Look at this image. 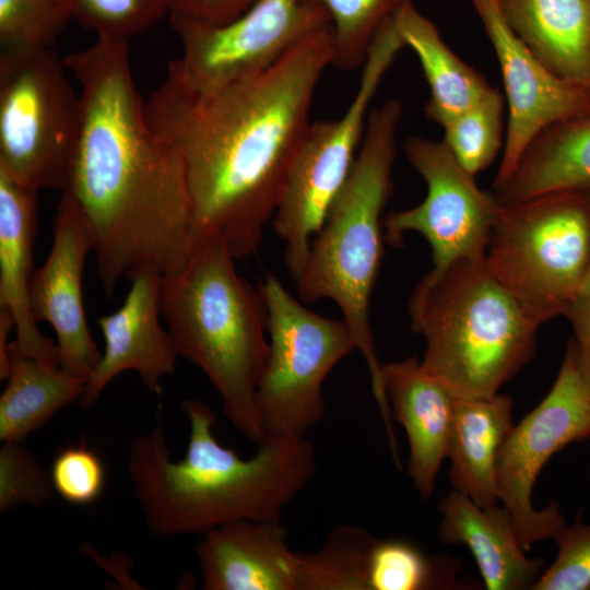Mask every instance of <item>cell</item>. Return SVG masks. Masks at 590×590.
Returning <instances> with one entry per match:
<instances>
[{
    "mask_svg": "<svg viewBox=\"0 0 590 590\" xmlns=\"http://www.w3.org/2000/svg\"><path fill=\"white\" fill-rule=\"evenodd\" d=\"M332 62L331 26L268 70L209 93L167 73L145 102L152 131L181 158L192 244L216 239L235 260L262 241L310 126L312 96Z\"/></svg>",
    "mask_w": 590,
    "mask_h": 590,
    "instance_id": "cell-1",
    "label": "cell"
},
{
    "mask_svg": "<svg viewBox=\"0 0 590 590\" xmlns=\"http://www.w3.org/2000/svg\"><path fill=\"white\" fill-rule=\"evenodd\" d=\"M63 62L80 85V128L64 190L90 227L104 291L111 296L142 267L180 272L192 250L185 169L146 120L128 40L97 36Z\"/></svg>",
    "mask_w": 590,
    "mask_h": 590,
    "instance_id": "cell-2",
    "label": "cell"
},
{
    "mask_svg": "<svg viewBox=\"0 0 590 590\" xmlns=\"http://www.w3.org/2000/svg\"><path fill=\"white\" fill-rule=\"evenodd\" d=\"M190 426L182 459L167 447L161 410L154 427L130 445L128 472L154 538L201 534L240 520H282L310 483L316 452L307 437H267L248 459L213 434L216 416L204 402H181Z\"/></svg>",
    "mask_w": 590,
    "mask_h": 590,
    "instance_id": "cell-3",
    "label": "cell"
},
{
    "mask_svg": "<svg viewBox=\"0 0 590 590\" xmlns=\"http://www.w3.org/2000/svg\"><path fill=\"white\" fill-rule=\"evenodd\" d=\"M216 239L192 244L180 272L163 275L161 314L179 356L206 376L234 428L263 440L256 396L268 354V310L259 286L240 276Z\"/></svg>",
    "mask_w": 590,
    "mask_h": 590,
    "instance_id": "cell-4",
    "label": "cell"
},
{
    "mask_svg": "<svg viewBox=\"0 0 590 590\" xmlns=\"http://www.w3.org/2000/svg\"><path fill=\"white\" fill-rule=\"evenodd\" d=\"M398 99L373 108L351 173L314 236L305 269L295 282L305 303L331 299L341 309L369 373L386 433L393 434L382 364L370 324V298L382 260V211L392 191Z\"/></svg>",
    "mask_w": 590,
    "mask_h": 590,
    "instance_id": "cell-5",
    "label": "cell"
},
{
    "mask_svg": "<svg viewBox=\"0 0 590 590\" xmlns=\"http://www.w3.org/2000/svg\"><path fill=\"white\" fill-rule=\"evenodd\" d=\"M484 260L420 282L409 304L412 329L425 340L423 366L456 397L499 393L533 357L542 324Z\"/></svg>",
    "mask_w": 590,
    "mask_h": 590,
    "instance_id": "cell-6",
    "label": "cell"
},
{
    "mask_svg": "<svg viewBox=\"0 0 590 590\" xmlns=\"http://www.w3.org/2000/svg\"><path fill=\"white\" fill-rule=\"evenodd\" d=\"M484 261L542 323L566 316L590 269L589 193L499 202Z\"/></svg>",
    "mask_w": 590,
    "mask_h": 590,
    "instance_id": "cell-7",
    "label": "cell"
},
{
    "mask_svg": "<svg viewBox=\"0 0 590 590\" xmlns=\"http://www.w3.org/2000/svg\"><path fill=\"white\" fill-rule=\"evenodd\" d=\"M51 47L0 55V169L37 190L63 191L80 128V96Z\"/></svg>",
    "mask_w": 590,
    "mask_h": 590,
    "instance_id": "cell-8",
    "label": "cell"
},
{
    "mask_svg": "<svg viewBox=\"0 0 590 590\" xmlns=\"http://www.w3.org/2000/svg\"><path fill=\"white\" fill-rule=\"evenodd\" d=\"M397 17L376 35L356 94L335 120L311 122L286 187L271 220L285 245L284 261L296 282L303 273L310 243L322 226L345 184L361 148L369 105L398 52L404 48Z\"/></svg>",
    "mask_w": 590,
    "mask_h": 590,
    "instance_id": "cell-9",
    "label": "cell"
},
{
    "mask_svg": "<svg viewBox=\"0 0 590 590\" xmlns=\"http://www.w3.org/2000/svg\"><path fill=\"white\" fill-rule=\"evenodd\" d=\"M268 310L269 354L256 405L267 437H307L322 420V387L331 370L356 350L349 324L294 298L267 273L259 285Z\"/></svg>",
    "mask_w": 590,
    "mask_h": 590,
    "instance_id": "cell-10",
    "label": "cell"
},
{
    "mask_svg": "<svg viewBox=\"0 0 590 590\" xmlns=\"http://www.w3.org/2000/svg\"><path fill=\"white\" fill-rule=\"evenodd\" d=\"M590 436V393L569 343L556 379L542 401L502 445L496 463L498 503L509 512L526 551L554 539L566 524L558 504L538 509L534 484L546 462L568 445Z\"/></svg>",
    "mask_w": 590,
    "mask_h": 590,
    "instance_id": "cell-11",
    "label": "cell"
},
{
    "mask_svg": "<svg viewBox=\"0 0 590 590\" xmlns=\"http://www.w3.org/2000/svg\"><path fill=\"white\" fill-rule=\"evenodd\" d=\"M182 54L168 73L196 93H209L259 74L298 43L330 25L306 0H259L237 19L206 25L170 15Z\"/></svg>",
    "mask_w": 590,
    "mask_h": 590,
    "instance_id": "cell-12",
    "label": "cell"
},
{
    "mask_svg": "<svg viewBox=\"0 0 590 590\" xmlns=\"http://www.w3.org/2000/svg\"><path fill=\"white\" fill-rule=\"evenodd\" d=\"M403 151L424 179L426 196L417 205L382 217L385 241L399 247L408 232L427 240L433 268L422 283L434 281L457 262L484 260L499 205L495 193L476 185L474 175L458 163L442 140L411 135Z\"/></svg>",
    "mask_w": 590,
    "mask_h": 590,
    "instance_id": "cell-13",
    "label": "cell"
},
{
    "mask_svg": "<svg viewBox=\"0 0 590 590\" xmlns=\"http://www.w3.org/2000/svg\"><path fill=\"white\" fill-rule=\"evenodd\" d=\"M495 51L508 121L493 186L505 181L533 138L546 127L590 115V86L552 73L511 31L496 0H470Z\"/></svg>",
    "mask_w": 590,
    "mask_h": 590,
    "instance_id": "cell-14",
    "label": "cell"
},
{
    "mask_svg": "<svg viewBox=\"0 0 590 590\" xmlns=\"http://www.w3.org/2000/svg\"><path fill=\"white\" fill-rule=\"evenodd\" d=\"M93 240L87 222L68 190L54 219V240L46 261L35 269L30 304L36 322H47L57 338L60 368L88 379L102 354L85 317L82 279Z\"/></svg>",
    "mask_w": 590,
    "mask_h": 590,
    "instance_id": "cell-15",
    "label": "cell"
},
{
    "mask_svg": "<svg viewBox=\"0 0 590 590\" xmlns=\"http://www.w3.org/2000/svg\"><path fill=\"white\" fill-rule=\"evenodd\" d=\"M162 278L151 267L130 272L122 305L97 319L105 350L79 400L82 406H93L105 388L127 370L137 371L151 392L162 394V380L174 374L179 356L172 334L161 323Z\"/></svg>",
    "mask_w": 590,
    "mask_h": 590,
    "instance_id": "cell-16",
    "label": "cell"
},
{
    "mask_svg": "<svg viewBox=\"0 0 590 590\" xmlns=\"http://www.w3.org/2000/svg\"><path fill=\"white\" fill-rule=\"evenodd\" d=\"M205 590H300V552L282 520H240L202 535L197 550Z\"/></svg>",
    "mask_w": 590,
    "mask_h": 590,
    "instance_id": "cell-17",
    "label": "cell"
},
{
    "mask_svg": "<svg viewBox=\"0 0 590 590\" xmlns=\"http://www.w3.org/2000/svg\"><path fill=\"white\" fill-rule=\"evenodd\" d=\"M391 414L409 442L408 473L422 499H428L446 459L453 393L415 356L382 364Z\"/></svg>",
    "mask_w": 590,
    "mask_h": 590,
    "instance_id": "cell-18",
    "label": "cell"
},
{
    "mask_svg": "<svg viewBox=\"0 0 590 590\" xmlns=\"http://www.w3.org/2000/svg\"><path fill=\"white\" fill-rule=\"evenodd\" d=\"M37 193L0 169V308L13 317L19 353L60 367L57 344L39 331L30 304Z\"/></svg>",
    "mask_w": 590,
    "mask_h": 590,
    "instance_id": "cell-19",
    "label": "cell"
},
{
    "mask_svg": "<svg viewBox=\"0 0 590 590\" xmlns=\"http://www.w3.org/2000/svg\"><path fill=\"white\" fill-rule=\"evenodd\" d=\"M438 509L439 540L470 550L486 589L532 590L544 562L526 555L512 519L500 504L481 507L453 488L440 499Z\"/></svg>",
    "mask_w": 590,
    "mask_h": 590,
    "instance_id": "cell-20",
    "label": "cell"
},
{
    "mask_svg": "<svg viewBox=\"0 0 590 590\" xmlns=\"http://www.w3.org/2000/svg\"><path fill=\"white\" fill-rule=\"evenodd\" d=\"M514 401L507 394L489 398L455 396L446 459L453 488L481 507L498 503L496 463L514 427Z\"/></svg>",
    "mask_w": 590,
    "mask_h": 590,
    "instance_id": "cell-21",
    "label": "cell"
},
{
    "mask_svg": "<svg viewBox=\"0 0 590 590\" xmlns=\"http://www.w3.org/2000/svg\"><path fill=\"white\" fill-rule=\"evenodd\" d=\"M511 31L555 75L590 86V0H496Z\"/></svg>",
    "mask_w": 590,
    "mask_h": 590,
    "instance_id": "cell-22",
    "label": "cell"
},
{
    "mask_svg": "<svg viewBox=\"0 0 590 590\" xmlns=\"http://www.w3.org/2000/svg\"><path fill=\"white\" fill-rule=\"evenodd\" d=\"M493 188L500 203L555 191H590V115L540 131L511 175Z\"/></svg>",
    "mask_w": 590,
    "mask_h": 590,
    "instance_id": "cell-23",
    "label": "cell"
},
{
    "mask_svg": "<svg viewBox=\"0 0 590 590\" xmlns=\"http://www.w3.org/2000/svg\"><path fill=\"white\" fill-rule=\"evenodd\" d=\"M397 24L405 47L417 56L429 86V98L424 106L427 119L441 127L493 88L453 52L434 22L413 3L399 13Z\"/></svg>",
    "mask_w": 590,
    "mask_h": 590,
    "instance_id": "cell-24",
    "label": "cell"
},
{
    "mask_svg": "<svg viewBox=\"0 0 590 590\" xmlns=\"http://www.w3.org/2000/svg\"><path fill=\"white\" fill-rule=\"evenodd\" d=\"M0 397V440L22 442L63 406L80 400L87 380L19 353L9 344Z\"/></svg>",
    "mask_w": 590,
    "mask_h": 590,
    "instance_id": "cell-25",
    "label": "cell"
},
{
    "mask_svg": "<svg viewBox=\"0 0 590 590\" xmlns=\"http://www.w3.org/2000/svg\"><path fill=\"white\" fill-rule=\"evenodd\" d=\"M461 562L428 556L401 539H369L362 566L363 590H438L461 588Z\"/></svg>",
    "mask_w": 590,
    "mask_h": 590,
    "instance_id": "cell-26",
    "label": "cell"
},
{
    "mask_svg": "<svg viewBox=\"0 0 590 590\" xmlns=\"http://www.w3.org/2000/svg\"><path fill=\"white\" fill-rule=\"evenodd\" d=\"M330 19L332 62L337 69L363 67L379 31L413 0H306Z\"/></svg>",
    "mask_w": 590,
    "mask_h": 590,
    "instance_id": "cell-27",
    "label": "cell"
},
{
    "mask_svg": "<svg viewBox=\"0 0 590 590\" xmlns=\"http://www.w3.org/2000/svg\"><path fill=\"white\" fill-rule=\"evenodd\" d=\"M504 107L502 93L493 87L441 126L444 143L458 163L474 176L494 162L504 145Z\"/></svg>",
    "mask_w": 590,
    "mask_h": 590,
    "instance_id": "cell-28",
    "label": "cell"
},
{
    "mask_svg": "<svg viewBox=\"0 0 590 590\" xmlns=\"http://www.w3.org/2000/svg\"><path fill=\"white\" fill-rule=\"evenodd\" d=\"M70 19V0H0L1 46L51 47Z\"/></svg>",
    "mask_w": 590,
    "mask_h": 590,
    "instance_id": "cell-29",
    "label": "cell"
},
{
    "mask_svg": "<svg viewBox=\"0 0 590 590\" xmlns=\"http://www.w3.org/2000/svg\"><path fill=\"white\" fill-rule=\"evenodd\" d=\"M72 19L97 36L129 40L167 11L169 0H70Z\"/></svg>",
    "mask_w": 590,
    "mask_h": 590,
    "instance_id": "cell-30",
    "label": "cell"
},
{
    "mask_svg": "<svg viewBox=\"0 0 590 590\" xmlns=\"http://www.w3.org/2000/svg\"><path fill=\"white\" fill-rule=\"evenodd\" d=\"M50 473L21 442L3 441L0 448V511L20 504L42 507L52 498Z\"/></svg>",
    "mask_w": 590,
    "mask_h": 590,
    "instance_id": "cell-31",
    "label": "cell"
},
{
    "mask_svg": "<svg viewBox=\"0 0 590 590\" xmlns=\"http://www.w3.org/2000/svg\"><path fill=\"white\" fill-rule=\"evenodd\" d=\"M557 554L532 590H590V522L578 514L554 536Z\"/></svg>",
    "mask_w": 590,
    "mask_h": 590,
    "instance_id": "cell-32",
    "label": "cell"
},
{
    "mask_svg": "<svg viewBox=\"0 0 590 590\" xmlns=\"http://www.w3.org/2000/svg\"><path fill=\"white\" fill-rule=\"evenodd\" d=\"M49 473L55 492L73 505L93 504L105 487L103 461L83 441L60 449Z\"/></svg>",
    "mask_w": 590,
    "mask_h": 590,
    "instance_id": "cell-33",
    "label": "cell"
},
{
    "mask_svg": "<svg viewBox=\"0 0 590 590\" xmlns=\"http://www.w3.org/2000/svg\"><path fill=\"white\" fill-rule=\"evenodd\" d=\"M259 0H169V13L206 25L226 24Z\"/></svg>",
    "mask_w": 590,
    "mask_h": 590,
    "instance_id": "cell-34",
    "label": "cell"
},
{
    "mask_svg": "<svg viewBox=\"0 0 590 590\" xmlns=\"http://www.w3.org/2000/svg\"><path fill=\"white\" fill-rule=\"evenodd\" d=\"M566 317L573 328V338L568 343L574 351L583 384L590 393V302L579 297Z\"/></svg>",
    "mask_w": 590,
    "mask_h": 590,
    "instance_id": "cell-35",
    "label": "cell"
},
{
    "mask_svg": "<svg viewBox=\"0 0 590 590\" xmlns=\"http://www.w3.org/2000/svg\"><path fill=\"white\" fill-rule=\"evenodd\" d=\"M15 323L9 310L0 308V379L5 380L9 366L8 335Z\"/></svg>",
    "mask_w": 590,
    "mask_h": 590,
    "instance_id": "cell-36",
    "label": "cell"
},
{
    "mask_svg": "<svg viewBox=\"0 0 590 590\" xmlns=\"http://www.w3.org/2000/svg\"><path fill=\"white\" fill-rule=\"evenodd\" d=\"M590 196V191H588ZM580 297L590 302V269L581 287Z\"/></svg>",
    "mask_w": 590,
    "mask_h": 590,
    "instance_id": "cell-37",
    "label": "cell"
}]
</instances>
